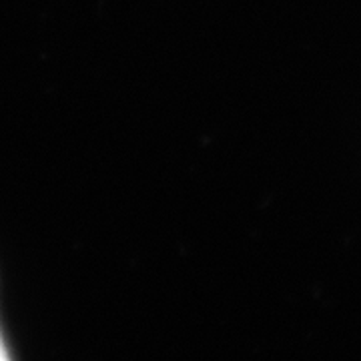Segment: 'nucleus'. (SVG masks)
I'll use <instances>...</instances> for the list:
<instances>
[{
    "label": "nucleus",
    "mask_w": 361,
    "mask_h": 361,
    "mask_svg": "<svg viewBox=\"0 0 361 361\" xmlns=\"http://www.w3.org/2000/svg\"><path fill=\"white\" fill-rule=\"evenodd\" d=\"M0 357H4V351H2V343H0Z\"/></svg>",
    "instance_id": "nucleus-1"
}]
</instances>
